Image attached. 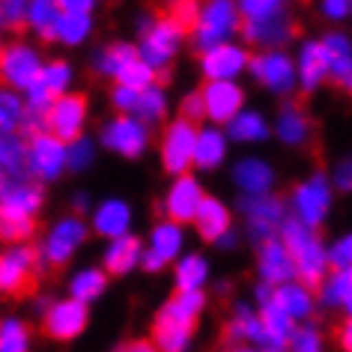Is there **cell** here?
Returning a JSON list of instances; mask_svg holds the SVG:
<instances>
[{"instance_id": "cell-1", "label": "cell", "mask_w": 352, "mask_h": 352, "mask_svg": "<svg viewBox=\"0 0 352 352\" xmlns=\"http://www.w3.org/2000/svg\"><path fill=\"white\" fill-rule=\"evenodd\" d=\"M280 245H284V251L289 254L293 272L302 278L305 289L320 284L322 275H325V266H329V263H325V248H322L320 236L289 218V221L280 224Z\"/></svg>"}, {"instance_id": "cell-2", "label": "cell", "mask_w": 352, "mask_h": 352, "mask_svg": "<svg viewBox=\"0 0 352 352\" xmlns=\"http://www.w3.org/2000/svg\"><path fill=\"white\" fill-rule=\"evenodd\" d=\"M239 28V15H236V6L227 3V0H212L204 10H197L195 19V45L200 51H209L215 45H224L227 39Z\"/></svg>"}, {"instance_id": "cell-3", "label": "cell", "mask_w": 352, "mask_h": 352, "mask_svg": "<svg viewBox=\"0 0 352 352\" xmlns=\"http://www.w3.org/2000/svg\"><path fill=\"white\" fill-rule=\"evenodd\" d=\"M186 36V28H182L179 21H173L170 15H164V19H158L153 24H146L144 28V42H140V63H146L149 69L164 66L167 60H170L176 51H179V42Z\"/></svg>"}, {"instance_id": "cell-4", "label": "cell", "mask_w": 352, "mask_h": 352, "mask_svg": "<svg viewBox=\"0 0 352 352\" xmlns=\"http://www.w3.org/2000/svg\"><path fill=\"white\" fill-rule=\"evenodd\" d=\"M329 206H331V188L322 176H314V179L302 182L296 191H293V221H298L307 230L320 227L329 215Z\"/></svg>"}, {"instance_id": "cell-5", "label": "cell", "mask_w": 352, "mask_h": 352, "mask_svg": "<svg viewBox=\"0 0 352 352\" xmlns=\"http://www.w3.org/2000/svg\"><path fill=\"white\" fill-rule=\"evenodd\" d=\"M42 72V60L30 45L15 42V45L0 51V78L15 90H30V84Z\"/></svg>"}, {"instance_id": "cell-6", "label": "cell", "mask_w": 352, "mask_h": 352, "mask_svg": "<svg viewBox=\"0 0 352 352\" xmlns=\"http://www.w3.org/2000/svg\"><path fill=\"white\" fill-rule=\"evenodd\" d=\"M87 120V102L84 96H60V99L45 111V131L51 138L63 140H75L84 129Z\"/></svg>"}, {"instance_id": "cell-7", "label": "cell", "mask_w": 352, "mask_h": 352, "mask_svg": "<svg viewBox=\"0 0 352 352\" xmlns=\"http://www.w3.org/2000/svg\"><path fill=\"white\" fill-rule=\"evenodd\" d=\"M102 144L108 149H113V153L126 155V158H138L149 144V131H146L144 122H138L135 117H126V113H122V117L111 120L108 126L102 129Z\"/></svg>"}, {"instance_id": "cell-8", "label": "cell", "mask_w": 352, "mask_h": 352, "mask_svg": "<svg viewBox=\"0 0 352 352\" xmlns=\"http://www.w3.org/2000/svg\"><path fill=\"white\" fill-rule=\"evenodd\" d=\"M84 239H87V224L81 218H63V221H57L54 230L45 236L42 260H45L48 266H63V263L81 248Z\"/></svg>"}, {"instance_id": "cell-9", "label": "cell", "mask_w": 352, "mask_h": 352, "mask_svg": "<svg viewBox=\"0 0 352 352\" xmlns=\"http://www.w3.org/2000/svg\"><path fill=\"white\" fill-rule=\"evenodd\" d=\"M66 167V146L57 138H51L48 131L30 138L28 146V170L39 179H57Z\"/></svg>"}, {"instance_id": "cell-10", "label": "cell", "mask_w": 352, "mask_h": 352, "mask_svg": "<svg viewBox=\"0 0 352 352\" xmlns=\"http://www.w3.org/2000/svg\"><path fill=\"white\" fill-rule=\"evenodd\" d=\"M195 140H197V131L191 122L186 120H176L167 126L164 131V140H162V158H164V167L170 173H186L188 164H191V155H195Z\"/></svg>"}, {"instance_id": "cell-11", "label": "cell", "mask_w": 352, "mask_h": 352, "mask_svg": "<svg viewBox=\"0 0 352 352\" xmlns=\"http://www.w3.org/2000/svg\"><path fill=\"white\" fill-rule=\"evenodd\" d=\"M33 269H36V257L30 248H12L0 254V289L12 296H21L33 287Z\"/></svg>"}, {"instance_id": "cell-12", "label": "cell", "mask_w": 352, "mask_h": 352, "mask_svg": "<svg viewBox=\"0 0 352 352\" xmlns=\"http://www.w3.org/2000/svg\"><path fill=\"white\" fill-rule=\"evenodd\" d=\"M251 72L257 81H263L275 93H289L296 84V63L280 51H266V54L248 60Z\"/></svg>"}, {"instance_id": "cell-13", "label": "cell", "mask_w": 352, "mask_h": 352, "mask_svg": "<svg viewBox=\"0 0 352 352\" xmlns=\"http://www.w3.org/2000/svg\"><path fill=\"white\" fill-rule=\"evenodd\" d=\"M200 99H204L206 117H212L218 122H230L242 111L245 96L233 81H209L206 90L200 93Z\"/></svg>"}, {"instance_id": "cell-14", "label": "cell", "mask_w": 352, "mask_h": 352, "mask_svg": "<svg viewBox=\"0 0 352 352\" xmlns=\"http://www.w3.org/2000/svg\"><path fill=\"white\" fill-rule=\"evenodd\" d=\"M87 325V305L75 302V298H66V302H57L45 311V331L57 340H72L75 334H81Z\"/></svg>"}, {"instance_id": "cell-15", "label": "cell", "mask_w": 352, "mask_h": 352, "mask_svg": "<svg viewBox=\"0 0 352 352\" xmlns=\"http://www.w3.org/2000/svg\"><path fill=\"white\" fill-rule=\"evenodd\" d=\"M245 66H248V54H245V48L233 45V42H224V45L204 51V72L209 81H233Z\"/></svg>"}, {"instance_id": "cell-16", "label": "cell", "mask_w": 352, "mask_h": 352, "mask_svg": "<svg viewBox=\"0 0 352 352\" xmlns=\"http://www.w3.org/2000/svg\"><path fill=\"white\" fill-rule=\"evenodd\" d=\"M204 200V191H200V182H195L191 176H179L173 182V188L167 191V215H170L173 224H186L195 221L197 206Z\"/></svg>"}, {"instance_id": "cell-17", "label": "cell", "mask_w": 352, "mask_h": 352, "mask_svg": "<svg viewBox=\"0 0 352 352\" xmlns=\"http://www.w3.org/2000/svg\"><path fill=\"white\" fill-rule=\"evenodd\" d=\"M322 51V63H325V75L334 78L340 87H349L352 81V45L343 33H329L320 42Z\"/></svg>"}, {"instance_id": "cell-18", "label": "cell", "mask_w": 352, "mask_h": 352, "mask_svg": "<svg viewBox=\"0 0 352 352\" xmlns=\"http://www.w3.org/2000/svg\"><path fill=\"white\" fill-rule=\"evenodd\" d=\"M245 215H248L251 233L254 236H269L284 224V206H280L278 197L263 195V197H248L245 200Z\"/></svg>"}, {"instance_id": "cell-19", "label": "cell", "mask_w": 352, "mask_h": 352, "mask_svg": "<svg viewBox=\"0 0 352 352\" xmlns=\"http://www.w3.org/2000/svg\"><path fill=\"white\" fill-rule=\"evenodd\" d=\"M260 275L263 280L269 284H289V278L296 275L293 272V263H289V254L284 251V245H280L278 239H266V245L260 248Z\"/></svg>"}, {"instance_id": "cell-20", "label": "cell", "mask_w": 352, "mask_h": 352, "mask_svg": "<svg viewBox=\"0 0 352 352\" xmlns=\"http://www.w3.org/2000/svg\"><path fill=\"white\" fill-rule=\"evenodd\" d=\"M129 224H131V209L122 204V200H104L93 215L96 233L108 236L111 242L120 239V236H129Z\"/></svg>"}, {"instance_id": "cell-21", "label": "cell", "mask_w": 352, "mask_h": 352, "mask_svg": "<svg viewBox=\"0 0 352 352\" xmlns=\"http://www.w3.org/2000/svg\"><path fill=\"white\" fill-rule=\"evenodd\" d=\"M233 179L239 182V188L248 197H263L272 188L275 173H272V167L266 162H260V158H245V162L233 167Z\"/></svg>"}, {"instance_id": "cell-22", "label": "cell", "mask_w": 352, "mask_h": 352, "mask_svg": "<svg viewBox=\"0 0 352 352\" xmlns=\"http://www.w3.org/2000/svg\"><path fill=\"white\" fill-rule=\"evenodd\" d=\"M195 221H197L200 236L209 239V242H218L224 233H230V212H227V206L221 204V200H215V197L200 200Z\"/></svg>"}, {"instance_id": "cell-23", "label": "cell", "mask_w": 352, "mask_h": 352, "mask_svg": "<svg viewBox=\"0 0 352 352\" xmlns=\"http://www.w3.org/2000/svg\"><path fill=\"white\" fill-rule=\"evenodd\" d=\"M269 302L289 320H305L314 311V296L302 284H280L278 289H272Z\"/></svg>"}, {"instance_id": "cell-24", "label": "cell", "mask_w": 352, "mask_h": 352, "mask_svg": "<svg viewBox=\"0 0 352 352\" xmlns=\"http://www.w3.org/2000/svg\"><path fill=\"white\" fill-rule=\"evenodd\" d=\"M0 176H6V179H30L28 144L15 135H0Z\"/></svg>"}, {"instance_id": "cell-25", "label": "cell", "mask_w": 352, "mask_h": 352, "mask_svg": "<svg viewBox=\"0 0 352 352\" xmlns=\"http://www.w3.org/2000/svg\"><path fill=\"white\" fill-rule=\"evenodd\" d=\"M260 325H263V334H266V349H272V352L287 349V343H289V338H293V331H296L293 329V320L280 314L272 302L263 305Z\"/></svg>"}, {"instance_id": "cell-26", "label": "cell", "mask_w": 352, "mask_h": 352, "mask_svg": "<svg viewBox=\"0 0 352 352\" xmlns=\"http://www.w3.org/2000/svg\"><path fill=\"white\" fill-rule=\"evenodd\" d=\"M140 254H144V248H140L135 236H120L104 251V269L111 275H126V272H131L140 263Z\"/></svg>"}, {"instance_id": "cell-27", "label": "cell", "mask_w": 352, "mask_h": 352, "mask_svg": "<svg viewBox=\"0 0 352 352\" xmlns=\"http://www.w3.org/2000/svg\"><path fill=\"white\" fill-rule=\"evenodd\" d=\"M224 153H227V138L218 129H204L197 131L191 164H197L200 170H212V167L224 162Z\"/></svg>"}, {"instance_id": "cell-28", "label": "cell", "mask_w": 352, "mask_h": 352, "mask_svg": "<svg viewBox=\"0 0 352 352\" xmlns=\"http://www.w3.org/2000/svg\"><path fill=\"white\" fill-rule=\"evenodd\" d=\"M278 135L289 146H302L305 140L311 138V120H307V113L302 111V104H296V102L284 104V111H280V117H278Z\"/></svg>"}, {"instance_id": "cell-29", "label": "cell", "mask_w": 352, "mask_h": 352, "mask_svg": "<svg viewBox=\"0 0 352 352\" xmlns=\"http://www.w3.org/2000/svg\"><path fill=\"white\" fill-rule=\"evenodd\" d=\"M245 36L251 42H257V45H280V42H287L293 36V21H289L287 10L275 15V19L269 21H254V24H245Z\"/></svg>"}, {"instance_id": "cell-30", "label": "cell", "mask_w": 352, "mask_h": 352, "mask_svg": "<svg viewBox=\"0 0 352 352\" xmlns=\"http://www.w3.org/2000/svg\"><path fill=\"white\" fill-rule=\"evenodd\" d=\"M42 206V188L33 186V182H19L15 188H10L0 200V209L3 212H15V215H28L33 218L36 215V209Z\"/></svg>"}, {"instance_id": "cell-31", "label": "cell", "mask_w": 352, "mask_h": 352, "mask_svg": "<svg viewBox=\"0 0 352 352\" xmlns=\"http://www.w3.org/2000/svg\"><path fill=\"white\" fill-rule=\"evenodd\" d=\"M204 293L200 289H195V293H176L170 302L164 305V311L158 314L162 320H170V322H182V325H195V320H197V314L204 311Z\"/></svg>"}, {"instance_id": "cell-32", "label": "cell", "mask_w": 352, "mask_h": 352, "mask_svg": "<svg viewBox=\"0 0 352 352\" xmlns=\"http://www.w3.org/2000/svg\"><path fill=\"white\" fill-rule=\"evenodd\" d=\"M227 338H230L233 343H239V340H251V343H257V346H266V334H263L260 316L254 314L251 307H245V305L236 307L233 322L227 325Z\"/></svg>"}, {"instance_id": "cell-33", "label": "cell", "mask_w": 352, "mask_h": 352, "mask_svg": "<svg viewBox=\"0 0 352 352\" xmlns=\"http://www.w3.org/2000/svg\"><path fill=\"white\" fill-rule=\"evenodd\" d=\"M191 325H182V322H170V320H162L158 316L155 322V343L153 346L158 352H186L188 343H191Z\"/></svg>"}, {"instance_id": "cell-34", "label": "cell", "mask_w": 352, "mask_h": 352, "mask_svg": "<svg viewBox=\"0 0 352 352\" xmlns=\"http://www.w3.org/2000/svg\"><path fill=\"white\" fill-rule=\"evenodd\" d=\"M298 78H302L305 90H314V87L325 78V63H322L320 42H305L302 45V54H298Z\"/></svg>"}, {"instance_id": "cell-35", "label": "cell", "mask_w": 352, "mask_h": 352, "mask_svg": "<svg viewBox=\"0 0 352 352\" xmlns=\"http://www.w3.org/2000/svg\"><path fill=\"white\" fill-rule=\"evenodd\" d=\"M93 30V19L90 15H72V12H60L57 10V21H54V39L78 45L90 36Z\"/></svg>"}, {"instance_id": "cell-36", "label": "cell", "mask_w": 352, "mask_h": 352, "mask_svg": "<svg viewBox=\"0 0 352 352\" xmlns=\"http://www.w3.org/2000/svg\"><path fill=\"white\" fill-rule=\"evenodd\" d=\"M209 278V263L204 257H197V254H188L186 260L176 266V284H179L182 293H195L206 284Z\"/></svg>"}, {"instance_id": "cell-37", "label": "cell", "mask_w": 352, "mask_h": 352, "mask_svg": "<svg viewBox=\"0 0 352 352\" xmlns=\"http://www.w3.org/2000/svg\"><path fill=\"white\" fill-rule=\"evenodd\" d=\"M230 138L239 144H254V140L266 138V120L254 111H239L230 120Z\"/></svg>"}, {"instance_id": "cell-38", "label": "cell", "mask_w": 352, "mask_h": 352, "mask_svg": "<svg viewBox=\"0 0 352 352\" xmlns=\"http://www.w3.org/2000/svg\"><path fill=\"white\" fill-rule=\"evenodd\" d=\"M182 248V227L179 224H173V221H164V224H158L155 230H153V251L155 257H162L164 263L167 260H173L176 254H179Z\"/></svg>"}, {"instance_id": "cell-39", "label": "cell", "mask_w": 352, "mask_h": 352, "mask_svg": "<svg viewBox=\"0 0 352 352\" xmlns=\"http://www.w3.org/2000/svg\"><path fill=\"white\" fill-rule=\"evenodd\" d=\"M28 108H24L21 96L15 90H0V135H12L15 129H21Z\"/></svg>"}, {"instance_id": "cell-40", "label": "cell", "mask_w": 352, "mask_h": 352, "mask_svg": "<svg viewBox=\"0 0 352 352\" xmlns=\"http://www.w3.org/2000/svg\"><path fill=\"white\" fill-rule=\"evenodd\" d=\"M138 60V51L131 45H111L104 48L99 57H96V69H99L102 75H111V78H120V72L126 69L129 63H135Z\"/></svg>"}, {"instance_id": "cell-41", "label": "cell", "mask_w": 352, "mask_h": 352, "mask_svg": "<svg viewBox=\"0 0 352 352\" xmlns=\"http://www.w3.org/2000/svg\"><path fill=\"white\" fill-rule=\"evenodd\" d=\"M164 108H167L164 93L158 90V87H146V90H138L135 108H131V113H135L138 122H140V120L153 122V120H162V117H164Z\"/></svg>"}, {"instance_id": "cell-42", "label": "cell", "mask_w": 352, "mask_h": 352, "mask_svg": "<svg viewBox=\"0 0 352 352\" xmlns=\"http://www.w3.org/2000/svg\"><path fill=\"white\" fill-rule=\"evenodd\" d=\"M69 289H72V298L75 302H93L96 296L104 289V272L99 269H84V272H78V275L72 278V284H69Z\"/></svg>"}, {"instance_id": "cell-43", "label": "cell", "mask_w": 352, "mask_h": 352, "mask_svg": "<svg viewBox=\"0 0 352 352\" xmlns=\"http://www.w3.org/2000/svg\"><path fill=\"white\" fill-rule=\"evenodd\" d=\"M69 81H72V69H69L63 60L42 66V72H39V78H36V84L51 96V99H60V96H63V90L69 87Z\"/></svg>"}, {"instance_id": "cell-44", "label": "cell", "mask_w": 352, "mask_h": 352, "mask_svg": "<svg viewBox=\"0 0 352 352\" xmlns=\"http://www.w3.org/2000/svg\"><path fill=\"white\" fill-rule=\"evenodd\" d=\"M54 21H57V3L36 0V3L28 6V24L42 39H54Z\"/></svg>"}, {"instance_id": "cell-45", "label": "cell", "mask_w": 352, "mask_h": 352, "mask_svg": "<svg viewBox=\"0 0 352 352\" xmlns=\"http://www.w3.org/2000/svg\"><path fill=\"white\" fill-rule=\"evenodd\" d=\"M33 227L36 221L28 215H15V212H3L0 209V239L6 242H24L33 236Z\"/></svg>"}, {"instance_id": "cell-46", "label": "cell", "mask_w": 352, "mask_h": 352, "mask_svg": "<svg viewBox=\"0 0 352 352\" xmlns=\"http://www.w3.org/2000/svg\"><path fill=\"white\" fill-rule=\"evenodd\" d=\"M349 296H352L349 272H334V275L325 280V287H322V298L331 307H343V311H349Z\"/></svg>"}, {"instance_id": "cell-47", "label": "cell", "mask_w": 352, "mask_h": 352, "mask_svg": "<svg viewBox=\"0 0 352 352\" xmlns=\"http://www.w3.org/2000/svg\"><path fill=\"white\" fill-rule=\"evenodd\" d=\"M30 349V331L19 320H6L0 325V352H28Z\"/></svg>"}, {"instance_id": "cell-48", "label": "cell", "mask_w": 352, "mask_h": 352, "mask_svg": "<svg viewBox=\"0 0 352 352\" xmlns=\"http://www.w3.org/2000/svg\"><path fill=\"white\" fill-rule=\"evenodd\" d=\"M239 12H242L245 24L269 21V19H275V15L284 12V3H278V0H242Z\"/></svg>"}, {"instance_id": "cell-49", "label": "cell", "mask_w": 352, "mask_h": 352, "mask_svg": "<svg viewBox=\"0 0 352 352\" xmlns=\"http://www.w3.org/2000/svg\"><path fill=\"white\" fill-rule=\"evenodd\" d=\"M117 81H120V87H129V90H146V87H153L155 72L146 63L135 60V63H129L126 69H122Z\"/></svg>"}, {"instance_id": "cell-50", "label": "cell", "mask_w": 352, "mask_h": 352, "mask_svg": "<svg viewBox=\"0 0 352 352\" xmlns=\"http://www.w3.org/2000/svg\"><path fill=\"white\" fill-rule=\"evenodd\" d=\"M96 155V146L90 138H75L72 146L66 149V167H72V170H87Z\"/></svg>"}, {"instance_id": "cell-51", "label": "cell", "mask_w": 352, "mask_h": 352, "mask_svg": "<svg viewBox=\"0 0 352 352\" xmlns=\"http://www.w3.org/2000/svg\"><path fill=\"white\" fill-rule=\"evenodd\" d=\"M289 349L293 352H322V338L320 331L314 329V325H302V329L293 331V338H289Z\"/></svg>"}, {"instance_id": "cell-52", "label": "cell", "mask_w": 352, "mask_h": 352, "mask_svg": "<svg viewBox=\"0 0 352 352\" xmlns=\"http://www.w3.org/2000/svg\"><path fill=\"white\" fill-rule=\"evenodd\" d=\"M349 260H352V239L349 236H340V239L325 251V263H331L334 272H349Z\"/></svg>"}, {"instance_id": "cell-53", "label": "cell", "mask_w": 352, "mask_h": 352, "mask_svg": "<svg viewBox=\"0 0 352 352\" xmlns=\"http://www.w3.org/2000/svg\"><path fill=\"white\" fill-rule=\"evenodd\" d=\"M24 21H28V3H19V0L0 3V28H21Z\"/></svg>"}, {"instance_id": "cell-54", "label": "cell", "mask_w": 352, "mask_h": 352, "mask_svg": "<svg viewBox=\"0 0 352 352\" xmlns=\"http://www.w3.org/2000/svg\"><path fill=\"white\" fill-rule=\"evenodd\" d=\"M204 117H206V111H204V99H200V93L188 96V99L182 102V120L195 126V122H197V120H204Z\"/></svg>"}, {"instance_id": "cell-55", "label": "cell", "mask_w": 352, "mask_h": 352, "mask_svg": "<svg viewBox=\"0 0 352 352\" xmlns=\"http://www.w3.org/2000/svg\"><path fill=\"white\" fill-rule=\"evenodd\" d=\"M135 96H138V90H129V87H117L113 90V104H117L120 111H129L131 113V108H135ZM126 113V117H129Z\"/></svg>"}, {"instance_id": "cell-56", "label": "cell", "mask_w": 352, "mask_h": 352, "mask_svg": "<svg viewBox=\"0 0 352 352\" xmlns=\"http://www.w3.org/2000/svg\"><path fill=\"white\" fill-rule=\"evenodd\" d=\"M322 12L329 15V19H349L352 6L346 3V0H325V3H322Z\"/></svg>"}, {"instance_id": "cell-57", "label": "cell", "mask_w": 352, "mask_h": 352, "mask_svg": "<svg viewBox=\"0 0 352 352\" xmlns=\"http://www.w3.org/2000/svg\"><path fill=\"white\" fill-rule=\"evenodd\" d=\"M60 12H72V15H90L93 12V3L90 0H63V3H57Z\"/></svg>"}, {"instance_id": "cell-58", "label": "cell", "mask_w": 352, "mask_h": 352, "mask_svg": "<svg viewBox=\"0 0 352 352\" xmlns=\"http://www.w3.org/2000/svg\"><path fill=\"white\" fill-rule=\"evenodd\" d=\"M334 182H338V188H343V191L352 186V164L349 162H340V167L334 170Z\"/></svg>"}, {"instance_id": "cell-59", "label": "cell", "mask_w": 352, "mask_h": 352, "mask_svg": "<svg viewBox=\"0 0 352 352\" xmlns=\"http://www.w3.org/2000/svg\"><path fill=\"white\" fill-rule=\"evenodd\" d=\"M140 263H144V269H146V272H158V269H162V266H164V260H162V257H155V254H153V251L140 254Z\"/></svg>"}, {"instance_id": "cell-60", "label": "cell", "mask_w": 352, "mask_h": 352, "mask_svg": "<svg viewBox=\"0 0 352 352\" xmlns=\"http://www.w3.org/2000/svg\"><path fill=\"white\" fill-rule=\"evenodd\" d=\"M340 346L349 352V346H352V325L349 322H343L340 325Z\"/></svg>"}, {"instance_id": "cell-61", "label": "cell", "mask_w": 352, "mask_h": 352, "mask_svg": "<svg viewBox=\"0 0 352 352\" xmlns=\"http://www.w3.org/2000/svg\"><path fill=\"white\" fill-rule=\"evenodd\" d=\"M122 352H158V349H155L149 340H138V343H131V346L122 349Z\"/></svg>"}, {"instance_id": "cell-62", "label": "cell", "mask_w": 352, "mask_h": 352, "mask_svg": "<svg viewBox=\"0 0 352 352\" xmlns=\"http://www.w3.org/2000/svg\"><path fill=\"white\" fill-rule=\"evenodd\" d=\"M75 204H78V209H87V197H84V195H78V197H75Z\"/></svg>"}, {"instance_id": "cell-63", "label": "cell", "mask_w": 352, "mask_h": 352, "mask_svg": "<svg viewBox=\"0 0 352 352\" xmlns=\"http://www.w3.org/2000/svg\"><path fill=\"white\" fill-rule=\"evenodd\" d=\"M233 352H266V349H242L239 346V349H233Z\"/></svg>"}]
</instances>
